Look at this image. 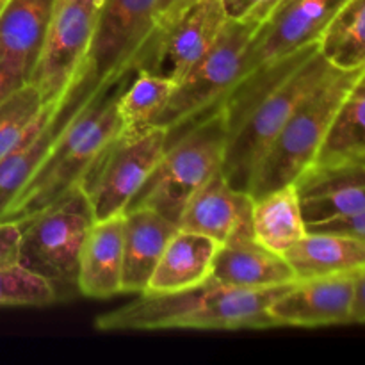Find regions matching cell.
<instances>
[{
  "instance_id": "cell-1",
  "label": "cell",
  "mask_w": 365,
  "mask_h": 365,
  "mask_svg": "<svg viewBox=\"0 0 365 365\" xmlns=\"http://www.w3.org/2000/svg\"><path fill=\"white\" fill-rule=\"evenodd\" d=\"M289 285L239 289L209 278L177 292H145L141 298L95 319L98 330H242L274 327L269 307Z\"/></svg>"
},
{
  "instance_id": "cell-2",
  "label": "cell",
  "mask_w": 365,
  "mask_h": 365,
  "mask_svg": "<svg viewBox=\"0 0 365 365\" xmlns=\"http://www.w3.org/2000/svg\"><path fill=\"white\" fill-rule=\"evenodd\" d=\"M130 77L102 89L53 143L52 150L0 221L21 223L81 187L103 150L121 134L118 96Z\"/></svg>"
},
{
  "instance_id": "cell-3",
  "label": "cell",
  "mask_w": 365,
  "mask_h": 365,
  "mask_svg": "<svg viewBox=\"0 0 365 365\" xmlns=\"http://www.w3.org/2000/svg\"><path fill=\"white\" fill-rule=\"evenodd\" d=\"M365 68H335L298 103L253 173L250 196L253 200L294 184L316 160L337 110L362 77Z\"/></svg>"
},
{
  "instance_id": "cell-4",
  "label": "cell",
  "mask_w": 365,
  "mask_h": 365,
  "mask_svg": "<svg viewBox=\"0 0 365 365\" xmlns=\"http://www.w3.org/2000/svg\"><path fill=\"white\" fill-rule=\"evenodd\" d=\"M227 143L228 128L221 107L168 134L159 164L127 210L148 207L178 225L187 200L221 170Z\"/></svg>"
},
{
  "instance_id": "cell-5",
  "label": "cell",
  "mask_w": 365,
  "mask_h": 365,
  "mask_svg": "<svg viewBox=\"0 0 365 365\" xmlns=\"http://www.w3.org/2000/svg\"><path fill=\"white\" fill-rule=\"evenodd\" d=\"M331 70L334 64L328 63L319 48V52L302 64L287 81L277 86L248 110L241 123L228 134L227 150L221 164V173L232 187L245 192L250 191L253 173L260 159L292 110Z\"/></svg>"
},
{
  "instance_id": "cell-6",
  "label": "cell",
  "mask_w": 365,
  "mask_h": 365,
  "mask_svg": "<svg viewBox=\"0 0 365 365\" xmlns=\"http://www.w3.org/2000/svg\"><path fill=\"white\" fill-rule=\"evenodd\" d=\"M95 223L84 189L77 187L20 227L18 264L52 285L77 287L78 260L88 232Z\"/></svg>"
},
{
  "instance_id": "cell-7",
  "label": "cell",
  "mask_w": 365,
  "mask_h": 365,
  "mask_svg": "<svg viewBox=\"0 0 365 365\" xmlns=\"http://www.w3.org/2000/svg\"><path fill=\"white\" fill-rule=\"evenodd\" d=\"M259 25L260 21L228 18L212 48L177 82L153 125L171 134L220 107L241 81L246 48Z\"/></svg>"
},
{
  "instance_id": "cell-8",
  "label": "cell",
  "mask_w": 365,
  "mask_h": 365,
  "mask_svg": "<svg viewBox=\"0 0 365 365\" xmlns=\"http://www.w3.org/2000/svg\"><path fill=\"white\" fill-rule=\"evenodd\" d=\"M100 7L102 0L53 2L38 61L29 77V84L38 89L45 106L61 102L88 68Z\"/></svg>"
},
{
  "instance_id": "cell-9",
  "label": "cell",
  "mask_w": 365,
  "mask_h": 365,
  "mask_svg": "<svg viewBox=\"0 0 365 365\" xmlns=\"http://www.w3.org/2000/svg\"><path fill=\"white\" fill-rule=\"evenodd\" d=\"M166 145L168 130L153 125L138 134H120L103 150L81 184L95 220L125 214L159 164Z\"/></svg>"
},
{
  "instance_id": "cell-10",
  "label": "cell",
  "mask_w": 365,
  "mask_h": 365,
  "mask_svg": "<svg viewBox=\"0 0 365 365\" xmlns=\"http://www.w3.org/2000/svg\"><path fill=\"white\" fill-rule=\"evenodd\" d=\"M157 0H102L88 68L100 88L139 70L155 38Z\"/></svg>"
},
{
  "instance_id": "cell-11",
  "label": "cell",
  "mask_w": 365,
  "mask_h": 365,
  "mask_svg": "<svg viewBox=\"0 0 365 365\" xmlns=\"http://www.w3.org/2000/svg\"><path fill=\"white\" fill-rule=\"evenodd\" d=\"M102 89L106 88H100L93 81L89 68H86L64 98L57 103H46L24 139L0 159V217L38 171L68 123Z\"/></svg>"
},
{
  "instance_id": "cell-12",
  "label": "cell",
  "mask_w": 365,
  "mask_h": 365,
  "mask_svg": "<svg viewBox=\"0 0 365 365\" xmlns=\"http://www.w3.org/2000/svg\"><path fill=\"white\" fill-rule=\"evenodd\" d=\"M227 20L223 0H196L157 31L139 70L178 82L212 48Z\"/></svg>"
},
{
  "instance_id": "cell-13",
  "label": "cell",
  "mask_w": 365,
  "mask_h": 365,
  "mask_svg": "<svg viewBox=\"0 0 365 365\" xmlns=\"http://www.w3.org/2000/svg\"><path fill=\"white\" fill-rule=\"evenodd\" d=\"M346 0H285L250 39L242 77L253 70L319 43ZM241 77V78H242Z\"/></svg>"
},
{
  "instance_id": "cell-14",
  "label": "cell",
  "mask_w": 365,
  "mask_h": 365,
  "mask_svg": "<svg viewBox=\"0 0 365 365\" xmlns=\"http://www.w3.org/2000/svg\"><path fill=\"white\" fill-rule=\"evenodd\" d=\"M355 273L296 280L269 307L274 327H334L351 323Z\"/></svg>"
},
{
  "instance_id": "cell-15",
  "label": "cell",
  "mask_w": 365,
  "mask_h": 365,
  "mask_svg": "<svg viewBox=\"0 0 365 365\" xmlns=\"http://www.w3.org/2000/svg\"><path fill=\"white\" fill-rule=\"evenodd\" d=\"M294 185L307 227L344 220L365 210V163L312 164Z\"/></svg>"
},
{
  "instance_id": "cell-16",
  "label": "cell",
  "mask_w": 365,
  "mask_h": 365,
  "mask_svg": "<svg viewBox=\"0 0 365 365\" xmlns=\"http://www.w3.org/2000/svg\"><path fill=\"white\" fill-rule=\"evenodd\" d=\"M252 209L250 192L232 187L220 170L187 200L178 228L223 245L235 235L252 232Z\"/></svg>"
},
{
  "instance_id": "cell-17",
  "label": "cell",
  "mask_w": 365,
  "mask_h": 365,
  "mask_svg": "<svg viewBox=\"0 0 365 365\" xmlns=\"http://www.w3.org/2000/svg\"><path fill=\"white\" fill-rule=\"evenodd\" d=\"M210 278L239 289H271L298 280L285 257L260 245L253 232L217 246Z\"/></svg>"
},
{
  "instance_id": "cell-18",
  "label": "cell",
  "mask_w": 365,
  "mask_h": 365,
  "mask_svg": "<svg viewBox=\"0 0 365 365\" xmlns=\"http://www.w3.org/2000/svg\"><path fill=\"white\" fill-rule=\"evenodd\" d=\"M177 230L178 225L148 207L125 212L121 292L143 294L146 291L160 255Z\"/></svg>"
},
{
  "instance_id": "cell-19",
  "label": "cell",
  "mask_w": 365,
  "mask_h": 365,
  "mask_svg": "<svg viewBox=\"0 0 365 365\" xmlns=\"http://www.w3.org/2000/svg\"><path fill=\"white\" fill-rule=\"evenodd\" d=\"M125 214L95 220L78 260L77 289L88 298L107 299L121 294Z\"/></svg>"
},
{
  "instance_id": "cell-20",
  "label": "cell",
  "mask_w": 365,
  "mask_h": 365,
  "mask_svg": "<svg viewBox=\"0 0 365 365\" xmlns=\"http://www.w3.org/2000/svg\"><path fill=\"white\" fill-rule=\"evenodd\" d=\"M56 0H9L0 11V61L29 82Z\"/></svg>"
},
{
  "instance_id": "cell-21",
  "label": "cell",
  "mask_w": 365,
  "mask_h": 365,
  "mask_svg": "<svg viewBox=\"0 0 365 365\" xmlns=\"http://www.w3.org/2000/svg\"><path fill=\"white\" fill-rule=\"evenodd\" d=\"M298 280L356 273L365 267V239L337 232H310L284 253Z\"/></svg>"
},
{
  "instance_id": "cell-22",
  "label": "cell",
  "mask_w": 365,
  "mask_h": 365,
  "mask_svg": "<svg viewBox=\"0 0 365 365\" xmlns=\"http://www.w3.org/2000/svg\"><path fill=\"white\" fill-rule=\"evenodd\" d=\"M217 246L210 237L178 228L160 255L145 292H177L207 282Z\"/></svg>"
},
{
  "instance_id": "cell-23",
  "label": "cell",
  "mask_w": 365,
  "mask_h": 365,
  "mask_svg": "<svg viewBox=\"0 0 365 365\" xmlns=\"http://www.w3.org/2000/svg\"><path fill=\"white\" fill-rule=\"evenodd\" d=\"M252 232L260 245L280 255L305 237L307 225L294 184L253 200Z\"/></svg>"
},
{
  "instance_id": "cell-24",
  "label": "cell",
  "mask_w": 365,
  "mask_h": 365,
  "mask_svg": "<svg viewBox=\"0 0 365 365\" xmlns=\"http://www.w3.org/2000/svg\"><path fill=\"white\" fill-rule=\"evenodd\" d=\"M365 163V71L342 102L314 164Z\"/></svg>"
},
{
  "instance_id": "cell-25",
  "label": "cell",
  "mask_w": 365,
  "mask_h": 365,
  "mask_svg": "<svg viewBox=\"0 0 365 365\" xmlns=\"http://www.w3.org/2000/svg\"><path fill=\"white\" fill-rule=\"evenodd\" d=\"M177 82L146 70H138L118 96L121 134H138L153 127L166 107Z\"/></svg>"
},
{
  "instance_id": "cell-26",
  "label": "cell",
  "mask_w": 365,
  "mask_h": 365,
  "mask_svg": "<svg viewBox=\"0 0 365 365\" xmlns=\"http://www.w3.org/2000/svg\"><path fill=\"white\" fill-rule=\"evenodd\" d=\"M319 45L321 53L335 68H365V0H346Z\"/></svg>"
},
{
  "instance_id": "cell-27",
  "label": "cell",
  "mask_w": 365,
  "mask_h": 365,
  "mask_svg": "<svg viewBox=\"0 0 365 365\" xmlns=\"http://www.w3.org/2000/svg\"><path fill=\"white\" fill-rule=\"evenodd\" d=\"M43 107L45 102L41 95L29 82L20 86L0 103V159L24 139L41 114Z\"/></svg>"
},
{
  "instance_id": "cell-28",
  "label": "cell",
  "mask_w": 365,
  "mask_h": 365,
  "mask_svg": "<svg viewBox=\"0 0 365 365\" xmlns=\"http://www.w3.org/2000/svg\"><path fill=\"white\" fill-rule=\"evenodd\" d=\"M56 299L57 291L48 280L18 262L0 267V307H46Z\"/></svg>"
},
{
  "instance_id": "cell-29",
  "label": "cell",
  "mask_w": 365,
  "mask_h": 365,
  "mask_svg": "<svg viewBox=\"0 0 365 365\" xmlns=\"http://www.w3.org/2000/svg\"><path fill=\"white\" fill-rule=\"evenodd\" d=\"M285 0H223L232 20L262 21Z\"/></svg>"
},
{
  "instance_id": "cell-30",
  "label": "cell",
  "mask_w": 365,
  "mask_h": 365,
  "mask_svg": "<svg viewBox=\"0 0 365 365\" xmlns=\"http://www.w3.org/2000/svg\"><path fill=\"white\" fill-rule=\"evenodd\" d=\"M20 227L9 221H0V267L18 262Z\"/></svg>"
},
{
  "instance_id": "cell-31",
  "label": "cell",
  "mask_w": 365,
  "mask_h": 365,
  "mask_svg": "<svg viewBox=\"0 0 365 365\" xmlns=\"http://www.w3.org/2000/svg\"><path fill=\"white\" fill-rule=\"evenodd\" d=\"M307 230L310 232H337V234L355 235V237L365 239V210L355 216L344 217V220L330 221V223L309 225Z\"/></svg>"
},
{
  "instance_id": "cell-32",
  "label": "cell",
  "mask_w": 365,
  "mask_h": 365,
  "mask_svg": "<svg viewBox=\"0 0 365 365\" xmlns=\"http://www.w3.org/2000/svg\"><path fill=\"white\" fill-rule=\"evenodd\" d=\"M196 0H157V25L164 27Z\"/></svg>"
},
{
  "instance_id": "cell-33",
  "label": "cell",
  "mask_w": 365,
  "mask_h": 365,
  "mask_svg": "<svg viewBox=\"0 0 365 365\" xmlns=\"http://www.w3.org/2000/svg\"><path fill=\"white\" fill-rule=\"evenodd\" d=\"M351 323L365 324V267L355 273V291H353Z\"/></svg>"
},
{
  "instance_id": "cell-34",
  "label": "cell",
  "mask_w": 365,
  "mask_h": 365,
  "mask_svg": "<svg viewBox=\"0 0 365 365\" xmlns=\"http://www.w3.org/2000/svg\"><path fill=\"white\" fill-rule=\"evenodd\" d=\"M25 82L27 81H25L16 70H13L9 64L0 61V103H2L11 93L16 91L20 86H24Z\"/></svg>"
},
{
  "instance_id": "cell-35",
  "label": "cell",
  "mask_w": 365,
  "mask_h": 365,
  "mask_svg": "<svg viewBox=\"0 0 365 365\" xmlns=\"http://www.w3.org/2000/svg\"><path fill=\"white\" fill-rule=\"evenodd\" d=\"M7 2H9V0H0V11H2L4 7H6Z\"/></svg>"
}]
</instances>
